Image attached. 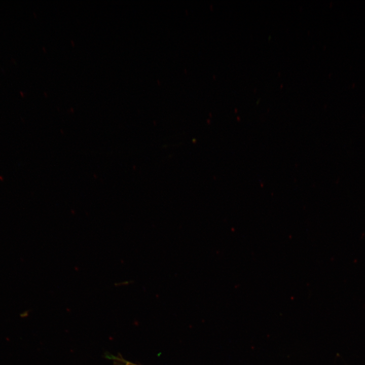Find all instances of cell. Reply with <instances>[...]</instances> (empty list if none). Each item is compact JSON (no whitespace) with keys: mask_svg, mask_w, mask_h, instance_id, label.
<instances>
[{"mask_svg":"<svg viewBox=\"0 0 365 365\" xmlns=\"http://www.w3.org/2000/svg\"><path fill=\"white\" fill-rule=\"evenodd\" d=\"M105 357L107 358L112 360L114 363L117 365H137L126 360L118 356H115L112 354H107L105 355Z\"/></svg>","mask_w":365,"mask_h":365,"instance_id":"obj_1","label":"cell"}]
</instances>
